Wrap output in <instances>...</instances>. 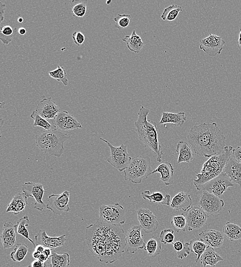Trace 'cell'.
<instances>
[{"instance_id":"obj_1","label":"cell","mask_w":241,"mask_h":267,"mask_svg":"<svg viewBox=\"0 0 241 267\" xmlns=\"http://www.w3.org/2000/svg\"><path fill=\"white\" fill-rule=\"evenodd\" d=\"M86 241L90 251L100 262L106 264L116 262L126 247L123 228L100 219L87 228Z\"/></svg>"},{"instance_id":"obj_2","label":"cell","mask_w":241,"mask_h":267,"mask_svg":"<svg viewBox=\"0 0 241 267\" xmlns=\"http://www.w3.org/2000/svg\"><path fill=\"white\" fill-rule=\"evenodd\" d=\"M187 138L192 150L200 156L211 158L224 152L226 138L216 123L193 127Z\"/></svg>"},{"instance_id":"obj_3","label":"cell","mask_w":241,"mask_h":267,"mask_svg":"<svg viewBox=\"0 0 241 267\" xmlns=\"http://www.w3.org/2000/svg\"><path fill=\"white\" fill-rule=\"evenodd\" d=\"M149 113V109L141 106L135 124L136 131L142 143L157 156L156 161L161 163L164 154L158 139L157 125L154 121L148 119Z\"/></svg>"},{"instance_id":"obj_4","label":"cell","mask_w":241,"mask_h":267,"mask_svg":"<svg viewBox=\"0 0 241 267\" xmlns=\"http://www.w3.org/2000/svg\"><path fill=\"white\" fill-rule=\"evenodd\" d=\"M67 134L57 129L43 131L35 136L36 145L43 152L57 157L63 155L64 143L70 139Z\"/></svg>"},{"instance_id":"obj_5","label":"cell","mask_w":241,"mask_h":267,"mask_svg":"<svg viewBox=\"0 0 241 267\" xmlns=\"http://www.w3.org/2000/svg\"><path fill=\"white\" fill-rule=\"evenodd\" d=\"M233 149L232 146H225L222 154L211 157L203 164L201 172L196 175L197 179L193 181V184L197 190L201 186L219 176L223 172L227 161L232 154Z\"/></svg>"},{"instance_id":"obj_6","label":"cell","mask_w":241,"mask_h":267,"mask_svg":"<svg viewBox=\"0 0 241 267\" xmlns=\"http://www.w3.org/2000/svg\"><path fill=\"white\" fill-rule=\"evenodd\" d=\"M151 161L148 156H138L132 158L124 171V179L132 183L140 184L143 179L151 175Z\"/></svg>"},{"instance_id":"obj_7","label":"cell","mask_w":241,"mask_h":267,"mask_svg":"<svg viewBox=\"0 0 241 267\" xmlns=\"http://www.w3.org/2000/svg\"><path fill=\"white\" fill-rule=\"evenodd\" d=\"M99 219L113 226H120L126 221L125 211L119 203L102 205L99 209Z\"/></svg>"},{"instance_id":"obj_8","label":"cell","mask_w":241,"mask_h":267,"mask_svg":"<svg viewBox=\"0 0 241 267\" xmlns=\"http://www.w3.org/2000/svg\"><path fill=\"white\" fill-rule=\"evenodd\" d=\"M100 140L105 142L111 149V156L107 162L119 171H124L132 159L128 152L126 145L122 144L116 147L103 138H100Z\"/></svg>"},{"instance_id":"obj_9","label":"cell","mask_w":241,"mask_h":267,"mask_svg":"<svg viewBox=\"0 0 241 267\" xmlns=\"http://www.w3.org/2000/svg\"><path fill=\"white\" fill-rule=\"evenodd\" d=\"M234 185L230 178L223 172L219 176L201 186L197 190L207 191L220 198L228 188L232 187Z\"/></svg>"},{"instance_id":"obj_10","label":"cell","mask_w":241,"mask_h":267,"mask_svg":"<svg viewBox=\"0 0 241 267\" xmlns=\"http://www.w3.org/2000/svg\"><path fill=\"white\" fill-rule=\"evenodd\" d=\"M199 207L208 215L218 214L223 208L224 201L219 197L207 191H203L199 202Z\"/></svg>"},{"instance_id":"obj_11","label":"cell","mask_w":241,"mask_h":267,"mask_svg":"<svg viewBox=\"0 0 241 267\" xmlns=\"http://www.w3.org/2000/svg\"><path fill=\"white\" fill-rule=\"evenodd\" d=\"M69 200L70 193L67 191L58 195L52 194L48 198L46 208L56 215H61L70 211Z\"/></svg>"},{"instance_id":"obj_12","label":"cell","mask_w":241,"mask_h":267,"mask_svg":"<svg viewBox=\"0 0 241 267\" xmlns=\"http://www.w3.org/2000/svg\"><path fill=\"white\" fill-rule=\"evenodd\" d=\"M22 191L28 198L31 197L35 200L34 209L40 211L44 210L46 205L43 198L46 191L42 184L28 182L22 186Z\"/></svg>"},{"instance_id":"obj_13","label":"cell","mask_w":241,"mask_h":267,"mask_svg":"<svg viewBox=\"0 0 241 267\" xmlns=\"http://www.w3.org/2000/svg\"><path fill=\"white\" fill-rule=\"evenodd\" d=\"M142 229L140 225H135L127 231L125 235L126 247L127 251L131 254L146 247V244L141 233Z\"/></svg>"},{"instance_id":"obj_14","label":"cell","mask_w":241,"mask_h":267,"mask_svg":"<svg viewBox=\"0 0 241 267\" xmlns=\"http://www.w3.org/2000/svg\"><path fill=\"white\" fill-rule=\"evenodd\" d=\"M200 50L211 57L220 55L223 50L225 42L219 36L210 33L206 38L200 41Z\"/></svg>"},{"instance_id":"obj_15","label":"cell","mask_w":241,"mask_h":267,"mask_svg":"<svg viewBox=\"0 0 241 267\" xmlns=\"http://www.w3.org/2000/svg\"><path fill=\"white\" fill-rule=\"evenodd\" d=\"M189 232L202 228L206 224L209 215L198 206H191L185 215Z\"/></svg>"},{"instance_id":"obj_16","label":"cell","mask_w":241,"mask_h":267,"mask_svg":"<svg viewBox=\"0 0 241 267\" xmlns=\"http://www.w3.org/2000/svg\"><path fill=\"white\" fill-rule=\"evenodd\" d=\"M53 125L60 131H66L83 128L77 119L67 111H61L52 121Z\"/></svg>"},{"instance_id":"obj_17","label":"cell","mask_w":241,"mask_h":267,"mask_svg":"<svg viewBox=\"0 0 241 267\" xmlns=\"http://www.w3.org/2000/svg\"><path fill=\"white\" fill-rule=\"evenodd\" d=\"M138 220L142 229L147 234H151L158 229L159 222L157 218L148 209L137 210Z\"/></svg>"},{"instance_id":"obj_18","label":"cell","mask_w":241,"mask_h":267,"mask_svg":"<svg viewBox=\"0 0 241 267\" xmlns=\"http://www.w3.org/2000/svg\"><path fill=\"white\" fill-rule=\"evenodd\" d=\"M66 235L58 237H51L47 235L45 230H40L35 236L36 245H41L45 248H55L64 246L66 240Z\"/></svg>"},{"instance_id":"obj_19","label":"cell","mask_w":241,"mask_h":267,"mask_svg":"<svg viewBox=\"0 0 241 267\" xmlns=\"http://www.w3.org/2000/svg\"><path fill=\"white\" fill-rule=\"evenodd\" d=\"M35 111L46 120H53L61 112L51 97L41 100L38 104Z\"/></svg>"},{"instance_id":"obj_20","label":"cell","mask_w":241,"mask_h":267,"mask_svg":"<svg viewBox=\"0 0 241 267\" xmlns=\"http://www.w3.org/2000/svg\"><path fill=\"white\" fill-rule=\"evenodd\" d=\"M199 236L200 239L204 243L213 249L221 247L224 243V235L219 231L215 230H205L201 233Z\"/></svg>"},{"instance_id":"obj_21","label":"cell","mask_w":241,"mask_h":267,"mask_svg":"<svg viewBox=\"0 0 241 267\" xmlns=\"http://www.w3.org/2000/svg\"><path fill=\"white\" fill-rule=\"evenodd\" d=\"M223 172L230 178L234 185L241 186V164L237 162L232 155L229 158Z\"/></svg>"},{"instance_id":"obj_22","label":"cell","mask_w":241,"mask_h":267,"mask_svg":"<svg viewBox=\"0 0 241 267\" xmlns=\"http://www.w3.org/2000/svg\"><path fill=\"white\" fill-rule=\"evenodd\" d=\"M192 199L189 194L184 192L178 193L172 199L170 206L176 211H187L192 205Z\"/></svg>"},{"instance_id":"obj_23","label":"cell","mask_w":241,"mask_h":267,"mask_svg":"<svg viewBox=\"0 0 241 267\" xmlns=\"http://www.w3.org/2000/svg\"><path fill=\"white\" fill-rule=\"evenodd\" d=\"M1 238L4 249H9L13 247L16 242V225L11 222L5 223Z\"/></svg>"},{"instance_id":"obj_24","label":"cell","mask_w":241,"mask_h":267,"mask_svg":"<svg viewBox=\"0 0 241 267\" xmlns=\"http://www.w3.org/2000/svg\"><path fill=\"white\" fill-rule=\"evenodd\" d=\"M175 169L173 165L169 162H165L160 165L151 173H158L161 174L160 180L166 186H170L173 184Z\"/></svg>"},{"instance_id":"obj_25","label":"cell","mask_w":241,"mask_h":267,"mask_svg":"<svg viewBox=\"0 0 241 267\" xmlns=\"http://www.w3.org/2000/svg\"><path fill=\"white\" fill-rule=\"evenodd\" d=\"M176 152L178 154L177 163H191L194 160V156L190 145L185 141H180L177 145Z\"/></svg>"},{"instance_id":"obj_26","label":"cell","mask_w":241,"mask_h":267,"mask_svg":"<svg viewBox=\"0 0 241 267\" xmlns=\"http://www.w3.org/2000/svg\"><path fill=\"white\" fill-rule=\"evenodd\" d=\"M28 199L23 193L17 194L8 204L6 213L12 212L15 215H18L26 209L28 204Z\"/></svg>"},{"instance_id":"obj_27","label":"cell","mask_w":241,"mask_h":267,"mask_svg":"<svg viewBox=\"0 0 241 267\" xmlns=\"http://www.w3.org/2000/svg\"><path fill=\"white\" fill-rule=\"evenodd\" d=\"M186 120L187 117L184 112L179 113L163 112L159 125H164L166 127V124H170L174 126L181 127Z\"/></svg>"},{"instance_id":"obj_28","label":"cell","mask_w":241,"mask_h":267,"mask_svg":"<svg viewBox=\"0 0 241 267\" xmlns=\"http://www.w3.org/2000/svg\"><path fill=\"white\" fill-rule=\"evenodd\" d=\"M200 260L203 267H207L208 265L213 267L219 262L224 261V259L213 248L209 246L202 255Z\"/></svg>"},{"instance_id":"obj_29","label":"cell","mask_w":241,"mask_h":267,"mask_svg":"<svg viewBox=\"0 0 241 267\" xmlns=\"http://www.w3.org/2000/svg\"><path fill=\"white\" fill-rule=\"evenodd\" d=\"M122 40L126 43L129 50L136 54L140 53L144 45L141 38L137 34L136 30L132 32L131 35H126Z\"/></svg>"},{"instance_id":"obj_30","label":"cell","mask_w":241,"mask_h":267,"mask_svg":"<svg viewBox=\"0 0 241 267\" xmlns=\"http://www.w3.org/2000/svg\"><path fill=\"white\" fill-rule=\"evenodd\" d=\"M142 197L144 200H148L150 202L170 205L171 197L170 194H166L164 196L160 192H153L151 194L150 191H146L142 193Z\"/></svg>"},{"instance_id":"obj_31","label":"cell","mask_w":241,"mask_h":267,"mask_svg":"<svg viewBox=\"0 0 241 267\" xmlns=\"http://www.w3.org/2000/svg\"><path fill=\"white\" fill-rule=\"evenodd\" d=\"M70 256L68 253L58 254L54 249L51 257L52 267H69Z\"/></svg>"},{"instance_id":"obj_32","label":"cell","mask_w":241,"mask_h":267,"mask_svg":"<svg viewBox=\"0 0 241 267\" xmlns=\"http://www.w3.org/2000/svg\"><path fill=\"white\" fill-rule=\"evenodd\" d=\"M223 230L225 235L231 241L241 239V228L236 224L227 222Z\"/></svg>"},{"instance_id":"obj_33","label":"cell","mask_w":241,"mask_h":267,"mask_svg":"<svg viewBox=\"0 0 241 267\" xmlns=\"http://www.w3.org/2000/svg\"><path fill=\"white\" fill-rule=\"evenodd\" d=\"M144 250L148 252L151 258L159 256L162 252L161 242L155 237H152L147 242Z\"/></svg>"},{"instance_id":"obj_34","label":"cell","mask_w":241,"mask_h":267,"mask_svg":"<svg viewBox=\"0 0 241 267\" xmlns=\"http://www.w3.org/2000/svg\"><path fill=\"white\" fill-rule=\"evenodd\" d=\"M30 220L28 216H24L18 222L16 225V232L20 235L25 237L30 241L33 245L35 247L33 240L30 237L29 231L28 229V227L30 225Z\"/></svg>"},{"instance_id":"obj_35","label":"cell","mask_w":241,"mask_h":267,"mask_svg":"<svg viewBox=\"0 0 241 267\" xmlns=\"http://www.w3.org/2000/svg\"><path fill=\"white\" fill-rule=\"evenodd\" d=\"M208 246L204 243L200 238H195L191 240L189 242L190 251L194 253L197 256L196 262L198 263L202 255L206 250Z\"/></svg>"},{"instance_id":"obj_36","label":"cell","mask_w":241,"mask_h":267,"mask_svg":"<svg viewBox=\"0 0 241 267\" xmlns=\"http://www.w3.org/2000/svg\"><path fill=\"white\" fill-rule=\"evenodd\" d=\"M17 29L9 26L0 28V40L4 44H9L15 38L18 32Z\"/></svg>"},{"instance_id":"obj_37","label":"cell","mask_w":241,"mask_h":267,"mask_svg":"<svg viewBox=\"0 0 241 267\" xmlns=\"http://www.w3.org/2000/svg\"><path fill=\"white\" fill-rule=\"evenodd\" d=\"M182 11L181 6L173 4L164 10L161 19L164 21H173L177 18L180 12Z\"/></svg>"},{"instance_id":"obj_38","label":"cell","mask_w":241,"mask_h":267,"mask_svg":"<svg viewBox=\"0 0 241 267\" xmlns=\"http://www.w3.org/2000/svg\"><path fill=\"white\" fill-rule=\"evenodd\" d=\"M29 252L27 245L18 244L13 252L10 254V258L15 262H20L24 260Z\"/></svg>"},{"instance_id":"obj_39","label":"cell","mask_w":241,"mask_h":267,"mask_svg":"<svg viewBox=\"0 0 241 267\" xmlns=\"http://www.w3.org/2000/svg\"><path fill=\"white\" fill-rule=\"evenodd\" d=\"M50 76L59 82H61L65 86H68V79L65 68L58 66L57 68L48 72Z\"/></svg>"},{"instance_id":"obj_40","label":"cell","mask_w":241,"mask_h":267,"mask_svg":"<svg viewBox=\"0 0 241 267\" xmlns=\"http://www.w3.org/2000/svg\"><path fill=\"white\" fill-rule=\"evenodd\" d=\"M30 117L34 120V127H39L46 131L56 129L54 125H51V123L48 122L47 120L42 117L35 111H33L30 115Z\"/></svg>"},{"instance_id":"obj_41","label":"cell","mask_w":241,"mask_h":267,"mask_svg":"<svg viewBox=\"0 0 241 267\" xmlns=\"http://www.w3.org/2000/svg\"><path fill=\"white\" fill-rule=\"evenodd\" d=\"M88 1L78 2L77 1L72 2V13L75 17L83 18L85 16L87 11Z\"/></svg>"},{"instance_id":"obj_42","label":"cell","mask_w":241,"mask_h":267,"mask_svg":"<svg viewBox=\"0 0 241 267\" xmlns=\"http://www.w3.org/2000/svg\"><path fill=\"white\" fill-rule=\"evenodd\" d=\"M171 225L174 230H175L177 233H179L180 230L185 231L187 225L185 216L182 214L181 215L174 216Z\"/></svg>"},{"instance_id":"obj_43","label":"cell","mask_w":241,"mask_h":267,"mask_svg":"<svg viewBox=\"0 0 241 267\" xmlns=\"http://www.w3.org/2000/svg\"><path fill=\"white\" fill-rule=\"evenodd\" d=\"M174 230L173 229H164L160 233L159 239L164 244L174 243L175 240Z\"/></svg>"},{"instance_id":"obj_44","label":"cell","mask_w":241,"mask_h":267,"mask_svg":"<svg viewBox=\"0 0 241 267\" xmlns=\"http://www.w3.org/2000/svg\"><path fill=\"white\" fill-rule=\"evenodd\" d=\"M131 17L128 14H119L114 18L116 22V27L119 30L120 29H126L130 22Z\"/></svg>"},{"instance_id":"obj_45","label":"cell","mask_w":241,"mask_h":267,"mask_svg":"<svg viewBox=\"0 0 241 267\" xmlns=\"http://www.w3.org/2000/svg\"><path fill=\"white\" fill-rule=\"evenodd\" d=\"M72 37L75 43L78 46H81L86 40L85 35L81 32H75Z\"/></svg>"},{"instance_id":"obj_46","label":"cell","mask_w":241,"mask_h":267,"mask_svg":"<svg viewBox=\"0 0 241 267\" xmlns=\"http://www.w3.org/2000/svg\"><path fill=\"white\" fill-rule=\"evenodd\" d=\"M27 267H52L51 258L45 262H42L39 260H35L30 265Z\"/></svg>"},{"instance_id":"obj_47","label":"cell","mask_w":241,"mask_h":267,"mask_svg":"<svg viewBox=\"0 0 241 267\" xmlns=\"http://www.w3.org/2000/svg\"><path fill=\"white\" fill-rule=\"evenodd\" d=\"M191 251L189 248V242H185V246L182 251L177 253L178 259L182 260L186 258L190 254Z\"/></svg>"},{"instance_id":"obj_48","label":"cell","mask_w":241,"mask_h":267,"mask_svg":"<svg viewBox=\"0 0 241 267\" xmlns=\"http://www.w3.org/2000/svg\"><path fill=\"white\" fill-rule=\"evenodd\" d=\"M232 155L237 162L241 164V147L233 149Z\"/></svg>"},{"instance_id":"obj_49","label":"cell","mask_w":241,"mask_h":267,"mask_svg":"<svg viewBox=\"0 0 241 267\" xmlns=\"http://www.w3.org/2000/svg\"><path fill=\"white\" fill-rule=\"evenodd\" d=\"M173 245L174 249L177 251V253H179L182 251L185 246V243H183V240H179L174 242Z\"/></svg>"},{"instance_id":"obj_50","label":"cell","mask_w":241,"mask_h":267,"mask_svg":"<svg viewBox=\"0 0 241 267\" xmlns=\"http://www.w3.org/2000/svg\"><path fill=\"white\" fill-rule=\"evenodd\" d=\"M5 8L6 5L0 2V25H1L4 19Z\"/></svg>"},{"instance_id":"obj_51","label":"cell","mask_w":241,"mask_h":267,"mask_svg":"<svg viewBox=\"0 0 241 267\" xmlns=\"http://www.w3.org/2000/svg\"><path fill=\"white\" fill-rule=\"evenodd\" d=\"M53 250V249L51 248H45L42 253H43L47 258L49 259L52 256Z\"/></svg>"},{"instance_id":"obj_52","label":"cell","mask_w":241,"mask_h":267,"mask_svg":"<svg viewBox=\"0 0 241 267\" xmlns=\"http://www.w3.org/2000/svg\"><path fill=\"white\" fill-rule=\"evenodd\" d=\"M45 247L41 245H36L35 247L34 251H38L41 253H42L45 249Z\"/></svg>"},{"instance_id":"obj_53","label":"cell","mask_w":241,"mask_h":267,"mask_svg":"<svg viewBox=\"0 0 241 267\" xmlns=\"http://www.w3.org/2000/svg\"><path fill=\"white\" fill-rule=\"evenodd\" d=\"M41 254V253L38 251H34L32 253V257L35 260H38L40 257Z\"/></svg>"},{"instance_id":"obj_54","label":"cell","mask_w":241,"mask_h":267,"mask_svg":"<svg viewBox=\"0 0 241 267\" xmlns=\"http://www.w3.org/2000/svg\"><path fill=\"white\" fill-rule=\"evenodd\" d=\"M240 32L239 35V39L237 42V46H238V47L239 48V49L240 51H241V29H240Z\"/></svg>"},{"instance_id":"obj_55","label":"cell","mask_w":241,"mask_h":267,"mask_svg":"<svg viewBox=\"0 0 241 267\" xmlns=\"http://www.w3.org/2000/svg\"><path fill=\"white\" fill-rule=\"evenodd\" d=\"M18 32L20 35H24L27 33V30L25 28H20L18 30Z\"/></svg>"},{"instance_id":"obj_56","label":"cell","mask_w":241,"mask_h":267,"mask_svg":"<svg viewBox=\"0 0 241 267\" xmlns=\"http://www.w3.org/2000/svg\"><path fill=\"white\" fill-rule=\"evenodd\" d=\"M49 259L47 258L43 253H41L38 260L42 262H45Z\"/></svg>"},{"instance_id":"obj_57","label":"cell","mask_w":241,"mask_h":267,"mask_svg":"<svg viewBox=\"0 0 241 267\" xmlns=\"http://www.w3.org/2000/svg\"><path fill=\"white\" fill-rule=\"evenodd\" d=\"M5 103L3 101H0V110L5 108Z\"/></svg>"},{"instance_id":"obj_58","label":"cell","mask_w":241,"mask_h":267,"mask_svg":"<svg viewBox=\"0 0 241 267\" xmlns=\"http://www.w3.org/2000/svg\"><path fill=\"white\" fill-rule=\"evenodd\" d=\"M4 122L5 121L3 119H0V129H1L3 127Z\"/></svg>"},{"instance_id":"obj_59","label":"cell","mask_w":241,"mask_h":267,"mask_svg":"<svg viewBox=\"0 0 241 267\" xmlns=\"http://www.w3.org/2000/svg\"><path fill=\"white\" fill-rule=\"evenodd\" d=\"M18 21L20 23H22L23 22V18H22V17L19 18L18 19Z\"/></svg>"},{"instance_id":"obj_60","label":"cell","mask_w":241,"mask_h":267,"mask_svg":"<svg viewBox=\"0 0 241 267\" xmlns=\"http://www.w3.org/2000/svg\"><path fill=\"white\" fill-rule=\"evenodd\" d=\"M111 2H112L111 1H108L106 2V3H107V4H110V3H111Z\"/></svg>"}]
</instances>
